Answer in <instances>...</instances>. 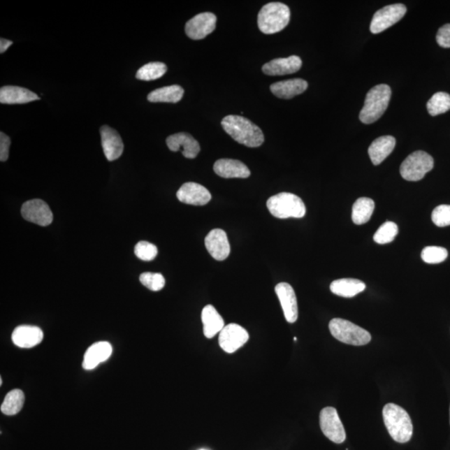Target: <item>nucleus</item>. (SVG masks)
I'll list each match as a JSON object with an SVG mask.
<instances>
[{
    "label": "nucleus",
    "mask_w": 450,
    "mask_h": 450,
    "mask_svg": "<svg viewBox=\"0 0 450 450\" xmlns=\"http://www.w3.org/2000/svg\"><path fill=\"white\" fill-rule=\"evenodd\" d=\"M434 168V159L425 151H415L402 163L400 175L407 181H419Z\"/></svg>",
    "instance_id": "nucleus-7"
},
{
    "label": "nucleus",
    "mask_w": 450,
    "mask_h": 450,
    "mask_svg": "<svg viewBox=\"0 0 450 450\" xmlns=\"http://www.w3.org/2000/svg\"><path fill=\"white\" fill-rule=\"evenodd\" d=\"M399 233L397 224L393 222H385L375 233L374 240L379 245L391 243Z\"/></svg>",
    "instance_id": "nucleus-32"
},
{
    "label": "nucleus",
    "mask_w": 450,
    "mask_h": 450,
    "mask_svg": "<svg viewBox=\"0 0 450 450\" xmlns=\"http://www.w3.org/2000/svg\"><path fill=\"white\" fill-rule=\"evenodd\" d=\"M40 99L31 90L19 86H3L0 89V103L4 105H22Z\"/></svg>",
    "instance_id": "nucleus-21"
},
{
    "label": "nucleus",
    "mask_w": 450,
    "mask_h": 450,
    "mask_svg": "<svg viewBox=\"0 0 450 450\" xmlns=\"http://www.w3.org/2000/svg\"><path fill=\"white\" fill-rule=\"evenodd\" d=\"M267 208L278 219H300L306 214L305 203L291 193H280L270 197L267 201Z\"/></svg>",
    "instance_id": "nucleus-5"
},
{
    "label": "nucleus",
    "mask_w": 450,
    "mask_h": 450,
    "mask_svg": "<svg viewBox=\"0 0 450 450\" xmlns=\"http://www.w3.org/2000/svg\"><path fill=\"white\" fill-rule=\"evenodd\" d=\"M201 319L203 326V335L208 339H212L224 328L222 316L218 313L215 307L208 305L202 310Z\"/></svg>",
    "instance_id": "nucleus-24"
},
{
    "label": "nucleus",
    "mask_w": 450,
    "mask_h": 450,
    "mask_svg": "<svg viewBox=\"0 0 450 450\" xmlns=\"http://www.w3.org/2000/svg\"><path fill=\"white\" fill-rule=\"evenodd\" d=\"M383 419L389 434L398 443L409 442L413 436V423L407 411L395 404H387L383 409Z\"/></svg>",
    "instance_id": "nucleus-2"
},
{
    "label": "nucleus",
    "mask_w": 450,
    "mask_h": 450,
    "mask_svg": "<svg viewBox=\"0 0 450 450\" xmlns=\"http://www.w3.org/2000/svg\"><path fill=\"white\" fill-rule=\"evenodd\" d=\"M448 257V251L442 247L437 246H428L423 249L421 258L427 263H442Z\"/></svg>",
    "instance_id": "nucleus-34"
},
{
    "label": "nucleus",
    "mask_w": 450,
    "mask_h": 450,
    "mask_svg": "<svg viewBox=\"0 0 450 450\" xmlns=\"http://www.w3.org/2000/svg\"><path fill=\"white\" fill-rule=\"evenodd\" d=\"M375 210V202L370 198H360L354 203L352 220L357 225L367 223Z\"/></svg>",
    "instance_id": "nucleus-28"
},
{
    "label": "nucleus",
    "mask_w": 450,
    "mask_h": 450,
    "mask_svg": "<svg viewBox=\"0 0 450 450\" xmlns=\"http://www.w3.org/2000/svg\"><path fill=\"white\" fill-rule=\"evenodd\" d=\"M21 215L27 222L44 227L51 224L54 219L49 205L38 198L25 202L21 209Z\"/></svg>",
    "instance_id": "nucleus-12"
},
{
    "label": "nucleus",
    "mask_w": 450,
    "mask_h": 450,
    "mask_svg": "<svg viewBox=\"0 0 450 450\" xmlns=\"http://www.w3.org/2000/svg\"><path fill=\"white\" fill-rule=\"evenodd\" d=\"M302 67V60L298 56L271 60L262 67L263 73L270 76L286 75L296 73Z\"/></svg>",
    "instance_id": "nucleus-19"
},
{
    "label": "nucleus",
    "mask_w": 450,
    "mask_h": 450,
    "mask_svg": "<svg viewBox=\"0 0 450 450\" xmlns=\"http://www.w3.org/2000/svg\"><path fill=\"white\" fill-rule=\"evenodd\" d=\"M407 12V8L402 3L391 4L382 8L375 13L371 21L370 31L373 34H379L391 26L399 22L403 19Z\"/></svg>",
    "instance_id": "nucleus-9"
},
{
    "label": "nucleus",
    "mask_w": 450,
    "mask_h": 450,
    "mask_svg": "<svg viewBox=\"0 0 450 450\" xmlns=\"http://www.w3.org/2000/svg\"><path fill=\"white\" fill-rule=\"evenodd\" d=\"M308 88V83L302 79H293L277 82L270 86V90L276 97L289 99L304 93Z\"/></svg>",
    "instance_id": "nucleus-23"
},
{
    "label": "nucleus",
    "mask_w": 450,
    "mask_h": 450,
    "mask_svg": "<svg viewBox=\"0 0 450 450\" xmlns=\"http://www.w3.org/2000/svg\"><path fill=\"white\" fill-rule=\"evenodd\" d=\"M319 425L323 434L335 444H342L346 439V433L337 410L326 407L319 414Z\"/></svg>",
    "instance_id": "nucleus-8"
},
{
    "label": "nucleus",
    "mask_w": 450,
    "mask_h": 450,
    "mask_svg": "<svg viewBox=\"0 0 450 450\" xmlns=\"http://www.w3.org/2000/svg\"><path fill=\"white\" fill-rule=\"evenodd\" d=\"M249 338L245 328L237 324H229L219 333V344L224 351L232 354L247 343Z\"/></svg>",
    "instance_id": "nucleus-10"
},
{
    "label": "nucleus",
    "mask_w": 450,
    "mask_h": 450,
    "mask_svg": "<svg viewBox=\"0 0 450 450\" xmlns=\"http://www.w3.org/2000/svg\"><path fill=\"white\" fill-rule=\"evenodd\" d=\"M140 283L151 291H159L166 285V279L159 273L145 272L140 276Z\"/></svg>",
    "instance_id": "nucleus-33"
},
{
    "label": "nucleus",
    "mask_w": 450,
    "mask_h": 450,
    "mask_svg": "<svg viewBox=\"0 0 450 450\" xmlns=\"http://www.w3.org/2000/svg\"><path fill=\"white\" fill-rule=\"evenodd\" d=\"M224 131L233 140L250 148H256L265 141L261 129L245 117L228 115L222 122Z\"/></svg>",
    "instance_id": "nucleus-1"
},
{
    "label": "nucleus",
    "mask_w": 450,
    "mask_h": 450,
    "mask_svg": "<svg viewBox=\"0 0 450 450\" xmlns=\"http://www.w3.org/2000/svg\"><path fill=\"white\" fill-rule=\"evenodd\" d=\"M184 90L180 85L166 86L152 91L148 95L151 103H178L183 98Z\"/></svg>",
    "instance_id": "nucleus-27"
},
{
    "label": "nucleus",
    "mask_w": 450,
    "mask_h": 450,
    "mask_svg": "<svg viewBox=\"0 0 450 450\" xmlns=\"http://www.w3.org/2000/svg\"><path fill=\"white\" fill-rule=\"evenodd\" d=\"M366 285L356 279H341L333 281L331 291L338 296L353 298L365 291Z\"/></svg>",
    "instance_id": "nucleus-26"
},
{
    "label": "nucleus",
    "mask_w": 450,
    "mask_h": 450,
    "mask_svg": "<svg viewBox=\"0 0 450 450\" xmlns=\"http://www.w3.org/2000/svg\"><path fill=\"white\" fill-rule=\"evenodd\" d=\"M11 140L3 132L0 133V160L1 162H6L10 153V147Z\"/></svg>",
    "instance_id": "nucleus-38"
},
{
    "label": "nucleus",
    "mask_w": 450,
    "mask_h": 450,
    "mask_svg": "<svg viewBox=\"0 0 450 450\" xmlns=\"http://www.w3.org/2000/svg\"><path fill=\"white\" fill-rule=\"evenodd\" d=\"M24 404V393L20 389H14L7 393L1 405L3 414L15 415L20 412Z\"/></svg>",
    "instance_id": "nucleus-29"
},
{
    "label": "nucleus",
    "mask_w": 450,
    "mask_h": 450,
    "mask_svg": "<svg viewBox=\"0 0 450 450\" xmlns=\"http://www.w3.org/2000/svg\"><path fill=\"white\" fill-rule=\"evenodd\" d=\"M2 384H3V380H2V379H1V378H0V384H1V385H2Z\"/></svg>",
    "instance_id": "nucleus-40"
},
{
    "label": "nucleus",
    "mask_w": 450,
    "mask_h": 450,
    "mask_svg": "<svg viewBox=\"0 0 450 450\" xmlns=\"http://www.w3.org/2000/svg\"><path fill=\"white\" fill-rule=\"evenodd\" d=\"M427 110L432 116L444 114L450 110V95L444 92L435 94L428 101Z\"/></svg>",
    "instance_id": "nucleus-31"
},
{
    "label": "nucleus",
    "mask_w": 450,
    "mask_h": 450,
    "mask_svg": "<svg viewBox=\"0 0 450 450\" xmlns=\"http://www.w3.org/2000/svg\"><path fill=\"white\" fill-rule=\"evenodd\" d=\"M291 20V10L286 4L278 2L266 4L258 15V26L266 34L280 32Z\"/></svg>",
    "instance_id": "nucleus-4"
},
{
    "label": "nucleus",
    "mask_w": 450,
    "mask_h": 450,
    "mask_svg": "<svg viewBox=\"0 0 450 450\" xmlns=\"http://www.w3.org/2000/svg\"><path fill=\"white\" fill-rule=\"evenodd\" d=\"M168 148L173 152L181 151L187 159H194L200 154L201 146L192 136L187 133H178L168 136L166 140Z\"/></svg>",
    "instance_id": "nucleus-15"
},
{
    "label": "nucleus",
    "mask_w": 450,
    "mask_h": 450,
    "mask_svg": "<svg viewBox=\"0 0 450 450\" xmlns=\"http://www.w3.org/2000/svg\"><path fill=\"white\" fill-rule=\"evenodd\" d=\"M176 196L180 202L196 206L205 205L212 198L211 194L205 186L194 182L182 185Z\"/></svg>",
    "instance_id": "nucleus-13"
},
{
    "label": "nucleus",
    "mask_w": 450,
    "mask_h": 450,
    "mask_svg": "<svg viewBox=\"0 0 450 450\" xmlns=\"http://www.w3.org/2000/svg\"><path fill=\"white\" fill-rule=\"evenodd\" d=\"M112 351V346L109 342L101 341L91 345L84 356V369H95L99 363L106 362L111 356Z\"/></svg>",
    "instance_id": "nucleus-22"
},
{
    "label": "nucleus",
    "mask_w": 450,
    "mask_h": 450,
    "mask_svg": "<svg viewBox=\"0 0 450 450\" xmlns=\"http://www.w3.org/2000/svg\"><path fill=\"white\" fill-rule=\"evenodd\" d=\"M201 450H206V449H201Z\"/></svg>",
    "instance_id": "nucleus-41"
},
{
    "label": "nucleus",
    "mask_w": 450,
    "mask_h": 450,
    "mask_svg": "<svg viewBox=\"0 0 450 450\" xmlns=\"http://www.w3.org/2000/svg\"><path fill=\"white\" fill-rule=\"evenodd\" d=\"M328 328L331 335L342 343L361 346L368 344L371 341L369 332L346 319H333Z\"/></svg>",
    "instance_id": "nucleus-6"
},
{
    "label": "nucleus",
    "mask_w": 450,
    "mask_h": 450,
    "mask_svg": "<svg viewBox=\"0 0 450 450\" xmlns=\"http://www.w3.org/2000/svg\"><path fill=\"white\" fill-rule=\"evenodd\" d=\"M135 254L137 258L144 261H154L158 255L157 246L147 241H140L136 245Z\"/></svg>",
    "instance_id": "nucleus-35"
},
{
    "label": "nucleus",
    "mask_w": 450,
    "mask_h": 450,
    "mask_svg": "<svg viewBox=\"0 0 450 450\" xmlns=\"http://www.w3.org/2000/svg\"><path fill=\"white\" fill-rule=\"evenodd\" d=\"M391 89L387 85H379L367 94L365 106L360 114L362 123L373 124L386 111L391 98Z\"/></svg>",
    "instance_id": "nucleus-3"
},
{
    "label": "nucleus",
    "mask_w": 450,
    "mask_h": 450,
    "mask_svg": "<svg viewBox=\"0 0 450 450\" xmlns=\"http://www.w3.org/2000/svg\"><path fill=\"white\" fill-rule=\"evenodd\" d=\"M437 43L442 48H450V24L442 26L436 36Z\"/></svg>",
    "instance_id": "nucleus-37"
},
{
    "label": "nucleus",
    "mask_w": 450,
    "mask_h": 450,
    "mask_svg": "<svg viewBox=\"0 0 450 450\" xmlns=\"http://www.w3.org/2000/svg\"><path fill=\"white\" fill-rule=\"evenodd\" d=\"M217 23V17L213 13H201L188 21L185 33L191 40L200 41L214 32Z\"/></svg>",
    "instance_id": "nucleus-11"
},
{
    "label": "nucleus",
    "mask_w": 450,
    "mask_h": 450,
    "mask_svg": "<svg viewBox=\"0 0 450 450\" xmlns=\"http://www.w3.org/2000/svg\"><path fill=\"white\" fill-rule=\"evenodd\" d=\"M44 339V333L41 328L31 326H20L12 334V341L20 348L30 349L40 344Z\"/></svg>",
    "instance_id": "nucleus-20"
},
{
    "label": "nucleus",
    "mask_w": 450,
    "mask_h": 450,
    "mask_svg": "<svg viewBox=\"0 0 450 450\" xmlns=\"http://www.w3.org/2000/svg\"><path fill=\"white\" fill-rule=\"evenodd\" d=\"M166 72L167 66L164 63L151 62L138 69L136 78L144 81L155 80L163 77Z\"/></svg>",
    "instance_id": "nucleus-30"
},
{
    "label": "nucleus",
    "mask_w": 450,
    "mask_h": 450,
    "mask_svg": "<svg viewBox=\"0 0 450 450\" xmlns=\"http://www.w3.org/2000/svg\"><path fill=\"white\" fill-rule=\"evenodd\" d=\"M275 293L278 296L287 322L293 324L298 319V303L296 292L288 283H280L276 285Z\"/></svg>",
    "instance_id": "nucleus-16"
},
{
    "label": "nucleus",
    "mask_w": 450,
    "mask_h": 450,
    "mask_svg": "<svg viewBox=\"0 0 450 450\" xmlns=\"http://www.w3.org/2000/svg\"><path fill=\"white\" fill-rule=\"evenodd\" d=\"M12 41L1 38V40H0V53L3 54L4 52H6L8 49V48L12 45Z\"/></svg>",
    "instance_id": "nucleus-39"
},
{
    "label": "nucleus",
    "mask_w": 450,
    "mask_h": 450,
    "mask_svg": "<svg viewBox=\"0 0 450 450\" xmlns=\"http://www.w3.org/2000/svg\"><path fill=\"white\" fill-rule=\"evenodd\" d=\"M214 170L224 179H246L250 176L249 168L240 160L222 159L217 160L214 166Z\"/></svg>",
    "instance_id": "nucleus-18"
},
{
    "label": "nucleus",
    "mask_w": 450,
    "mask_h": 450,
    "mask_svg": "<svg viewBox=\"0 0 450 450\" xmlns=\"http://www.w3.org/2000/svg\"><path fill=\"white\" fill-rule=\"evenodd\" d=\"M432 222L438 227L450 225V205H442L436 207L432 213Z\"/></svg>",
    "instance_id": "nucleus-36"
},
{
    "label": "nucleus",
    "mask_w": 450,
    "mask_h": 450,
    "mask_svg": "<svg viewBox=\"0 0 450 450\" xmlns=\"http://www.w3.org/2000/svg\"><path fill=\"white\" fill-rule=\"evenodd\" d=\"M103 153L109 161L118 159L124 152V145L119 133L115 129L103 125L101 128Z\"/></svg>",
    "instance_id": "nucleus-17"
},
{
    "label": "nucleus",
    "mask_w": 450,
    "mask_h": 450,
    "mask_svg": "<svg viewBox=\"0 0 450 450\" xmlns=\"http://www.w3.org/2000/svg\"><path fill=\"white\" fill-rule=\"evenodd\" d=\"M205 247L208 252L216 261H223L231 254V245L226 233L223 229L215 228L205 238Z\"/></svg>",
    "instance_id": "nucleus-14"
},
{
    "label": "nucleus",
    "mask_w": 450,
    "mask_h": 450,
    "mask_svg": "<svg viewBox=\"0 0 450 450\" xmlns=\"http://www.w3.org/2000/svg\"><path fill=\"white\" fill-rule=\"evenodd\" d=\"M396 144L393 136H382L372 143L369 148V155L375 166L382 164L393 152Z\"/></svg>",
    "instance_id": "nucleus-25"
}]
</instances>
